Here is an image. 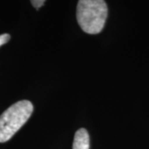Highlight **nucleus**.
I'll list each match as a JSON object with an SVG mask.
<instances>
[{
    "instance_id": "1",
    "label": "nucleus",
    "mask_w": 149,
    "mask_h": 149,
    "mask_svg": "<svg viewBox=\"0 0 149 149\" xmlns=\"http://www.w3.org/2000/svg\"><path fill=\"white\" fill-rule=\"evenodd\" d=\"M108 16L106 3L103 0H80L76 17L81 29L88 34H98L104 27Z\"/></svg>"
},
{
    "instance_id": "2",
    "label": "nucleus",
    "mask_w": 149,
    "mask_h": 149,
    "mask_svg": "<svg viewBox=\"0 0 149 149\" xmlns=\"http://www.w3.org/2000/svg\"><path fill=\"white\" fill-rule=\"evenodd\" d=\"M33 112L28 100H21L6 109L0 116V143H6L26 123Z\"/></svg>"
},
{
    "instance_id": "3",
    "label": "nucleus",
    "mask_w": 149,
    "mask_h": 149,
    "mask_svg": "<svg viewBox=\"0 0 149 149\" xmlns=\"http://www.w3.org/2000/svg\"><path fill=\"white\" fill-rule=\"evenodd\" d=\"M73 149H90V136L85 128H80L74 134Z\"/></svg>"
},
{
    "instance_id": "4",
    "label": "nucleus",
    "mask_w": 149,
    "mask_h": 149,
    "mask_svg": "<svg viewBox=\"0 0 149 149\" xmlns=\"http://www.w3.org/2000/svg\"><path fill=\"white\" fill-rule=\"evenodd\" d=\"M10 40V35L9 34H2L0 35V47L4 45Z\"/></svg>"
},
{
    "instance_id": "5",
    "label": "nucleus",
    "mask_w": 149,
    "mask_h": 149,
    "mask_svg": "<svg viewBox=\"0 0 149 149\" xmlns=\"http://www.w3.org/2000/svg\"><path fill=\"white\" fill-rule=\"evenodd\" d=\"M33 7H35L36 8H40L41 7H42L45 3L44 0H32L31 1Z\"/></svg>"
}]
</instances>
